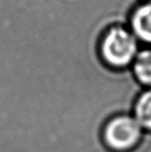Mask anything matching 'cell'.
I'll return each instance as SVG.
<instances>
[{"mask_svg":"<svg viewBox=\"0 0 151 152\" xmlns=\"http://www.w3.org/2000/svg\"><path fill=\"white\" fill-rule=\"evenodd\" d=\"M99 53L108 66L126 68L138 54V39L124 25H113L101 37Z\"/></svg>","mask_w":151,"mask_h":152,"instance_id":"6da1fadb","label":"cell"},{"mask_svg":"<svg viewBox=\"0 0 151 152\" xmlns=\"http://www.w3.org/2000/svg\"><path fill=\"white\" fill-rule=\"evenodd\" d=\"M129 24L137 39L151 44V0L142 2L133 10Z\"/></svg>","mask_w":151,"mask_h":152,"instance_id":"3957f363","label":"cell"},{"mask_svg":"<svg viewBox=\"0 0 151 152\" xmlns=\"http://www.w3.org/2000/svg\"><path fill=\"white\" fill-rule=\"evenodd\" d=\"M131 70L140 84L151 88V48L138 52Z\"/></svg>","mask_w":151,"mask_h":152,"instance_id":"277c9868","label":"cell"},{"mask_svg":"<svg viewBox=\"0 0 151 152\" xmlns=\"http://www.w3.org/2000/svg\"><path fill=\"white\" fill-rule=\"evenodd\" d=\"M144 129L133 115H116L104 125L101 137L105 145L115 152L133 150L140 143Z\"/></svg>","mask_w":151,"mask_h":152,"instance_id":"7a4b0ae2","label":"cell"},{"mask_svg":"<svg viewBox=\"0 0 151 152\" xmlns=\"http://www.w3.org/2000/svg\"><path fill=\"white\" fill-rule=\"evenodd\" d=\"M133 116L144 130L151 132V88L145 89L137 98Z\"/></svg>","mask_w":151,"mask_h":152,"instance_id":"5b68a950","label":"cell"}]
</instances>
